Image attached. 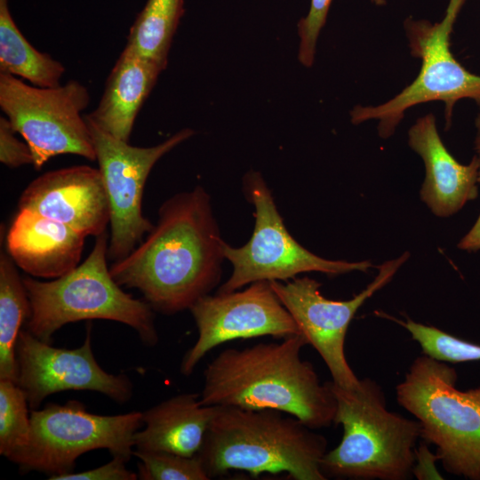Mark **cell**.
<instances>
[{
	"instance_id": "6da1fadb",
	"label": "cell",
	"mask_w": 480,
	"mask_h": 480,
	"mask_svg": "<svg viewBox=\"0 0 480 480\" xmlns=\"http://www.w3.org/2000/svg\"><path fill=\"white\" fill-rule=\"evenodd\" d=\"M224 243L211 197L196 186L164 201L146 238L109 271L120 286L137 289L154 311L173 315L219 284Z\"/></svg>"
},
{
	"instance_id": "7a4b0ae2",
	"label": "cell",
	"mask_w": 480,
	"mask_h": 480,
	"mask_svg": "<svg viewBox=\"0 0 480 480\" xmlns=\"http://www.w3.org/2000/svg\"><path fill=\"white\" fill-rule=\"evenodd\" d=\"M306 345L299 333L281 342L221 351L205 368L200 402L272 409L315 430L329 428L334 424L336 399L329 381L322 383L313 364L300 358Z\"/></svg>"
},
{
	"instance_id": "3957f363",
	"label": "cell",
	"mask_w": 480,
	"mask_h": 480,
	"mask_svg": "<svg viewBox=\"0 0 480 480\" xmlns=\"http://www.w3.org/2000/svg\"><path fill=\"white\" fill-rule=\"evenodd\" d=\"M272 409L217 406L197 455L210 479L231 470L252 476L286 473L325 480L326 438L296 417Z\"/></svg>"
},
{
	"instance_id": "277c9868",
	"label": "cell",
	"mask_w": 480,
	"mask_h": 480,
	"mask_svg": "<svg viewBox=\"0 0 480 480\" xmlns=\"http://www.w3.org/2000/svg\"><path fill=\"white\" fill-rule=\"evenodd\" d=\"M336 399L334 425L343 436L327 452L321 468L327 476L358 480H406L412 476L420 425L387 409L384 391L364 378L352 388L332 381Z\"/></svg>"
},
{
	"instance_id": "5b68a950",
	"label": "cell",
	"mask_w": 480,
	"mask_h": 480,
	"mask_svg": "<svg viewBox=\"0 0 480 480\" xmlns=\"http://www.w3.org/2000/svg\"><path fill=\"white\" fill-rule=\"evenodd\" d=\"M108 246L104 232L96 236L87 258L64 276L47 282L23 277L31 306L26 324L30 333L52 343L53 334L67 324L102 319L130 326L148 347L158 342L155 311L114 280L108 267Z\"/></svg>"
},
{
	"instance_id": "8992f818",
	"label": "cell",
	"mask_w": 480,
	"mask_h": 480,
	"mask_svg": "<svg viewBox=\"0 0 480 480\" xmlns=\"http://www.w3.org/2000/svg\"><path fill=\"white\" fill-rule=\"evenodd\" d=\"M457 377L423 354L396 386V401L419 421L420 438L435 445L445 471L480 480V387L458 389Z\"/></svg>"
},
{
	"instance_id": "52a82bcc",
	"label": "cell",
	"mask_w": 480,
	"mask_h": 480,
	"mask_svg": "<svg viewBox=\"0 0 480 480\" xmlns=\"http://www.w3.org/2000/svg\"><path fill=\"white\" fill-rule=\"evenodd\" d=\"M466 1L449 0L438 22L412 16L404 20L410 53L420 60V69L410 84L388 101L355 106L350 111L353 124L376 120L379 136L388 139L395 133L405 112L417 105L442 101L445 130L451 126L453 108L460 100L470 99L480 106V75L468 71L451 51L453 27Z\"/></svg>"
},
{
	"instance_id": "ba28073f",
	"label": "cell",
	"mask_w": 480,
	"mask_h": 480,
	"mask_svg": "<svg viewBox=\"0 0 480 480\" xmlns=\"http://www.w3.org/2000/svg\"><path fill=\"white\" fill-rule=\"evenodd\" d=\"M30 420L29 444L12 462L24 472H43L49 477L74 472L77 458L97 449L128 462L134 434L143 426L141 412L98 415L74 400L33 409Z\"/></svg>"
},
{
	"instance_id": "9c48e42d",
	"label": "cell",
	"mask_w": 480,
	"mask_h": 480,
	"mask_svg": "<svg viewBox=\"0 0 480 480\" xmlns=\"http://www.w3.org/2000/svg\"><path fill=\"white\" fill-rule=\"evenodd\" d=\"M243 188L246 199L255 207L254 229L241 247L224 243V258L233 270L218 292L236 291L258 281L284 282L307 272L334 276L353 271L366 272L372 268L370 260H327L300 245L286 229L272 193L259 172L245 174Z\"/></svg>"
},
{
	"instance_id": "30bf717a",
	"label": "cell",
	"mask_w": 480,
	"mask_h": 480,
	"mask_svg": "<svg viewBox=\"0 0 480 480\" xmlns=\"http://www.w3.org/2000/svg\"><path fill=\"white\" fill-rule=\"evenodd\" d=\"M89 102L88 89L76 80L44 88L0 73V107L29 146L36 170L59 155L96 160L91 132L82 116Z\"/></svg>"
},
{
	"instance_id": "8fae6325",
	"label": "cell",
	"mask_w": 480,
	"mask_h": 480,
	"mask_svg": "<svg viewBox=\"0 0 480 480\" xmlns=\"http://www.w3.org/2000/svg\"><path fill=\"white\" fill-rule=\"evenodd\" d=\"M84 117L108 198V259L115 262L126 257L154 227L142 214L144 187L152 168L195 132L185 128L156 146L135 147L107 133L85 115Z\"/></svg>"
},
{
	"instance_id": "7c38bea8",
	"label": "cell",
	"mask_w": 480,
	"mask_h": 480,
	"mask_svg": "<svg viewBox=\"0 0 480 480\" xmlns=\"http://www.w3.org/2000/svg\"><path fill=\"white\" fill-rule=\"evenodd\" d=\"M408 252L377 267L374 279L358 294L347 300H334L322 295L321 284L308 276L288 281H269L274 292L289 311L300 332L320 355L332 382L344 388L356 387L360 379L348 364L345 340L348 326L358 308L388 284L409 259Z\"/></svg>"
},
{
	"instance_id": "4fadbf2b",
	"label": "cell",
	"mask_w": 480,
	"mask_h": 480,
	"mask_svg": "<svg viewBox=\"0 0 480 480\" xmlns=\"http://www.w3.org/2000/svg\"><path fill=\"white\" fill-rule=\"evenodd\" d=\"M188 310L198 337L181 360L180 370L185 376L222 343L261 336L284 339L300 333L269 281L252 283L244 290L204 295Z\"/></svg>"
},
{
	"instance_id": "5bb4252c",
	"label": "cell",
	"mask_w": 480,
	"mask_h": 480,
	"mask_svg": "<svg viewBox=\"0 0 480 480\" xmlns=\"http://www.w3.org/2000/svg\"><path fill=\"white\" fill-rule=\"evenodd\" d=\"M91 331L90 324L83 345L73 349L52 347L27 329L20 331L16 343L17 384L31 410L48 396L68 390L100 392L119 404L132 398L131 380L124 373H108L96 361Z\"/></svg>"
},
{
	"instance_id": "9a60e30c",
	"label": "cell",
	"mask_w": 480,
	"mask_h": 480,
	"mask_svg": "<svg viewBox=\"0 0 480 480\" xmlns=\"http://www.w3.org/2000/svg\"><path fill=\"white\" fill-rule=\"evenodd\" d=\"M19 210H28L61 222L84 236L106 232L110 209L100 172L75 165L47 172L21 193Z\"/></svg>"
},
{
	"instance_id": "2e32d148",
	"label": "cell",
	"mask_w": 480,
	"mask_h": 480,
	"mask_svg": "<svg viewBox=\"0 0 480 480\" xmlns=\"http://www.w3.org/2000/svg\"><path fill=\"white\" fill-rule=\"evenodd\" d=\"M408 144L423 161L425 178L420 197L433 214L450 217L477 198L478 158L474 155L469 164L459 163L444 146L432 113L417 118L410 127Z\"/></svg>"
},
{
	"instance_id": "e0dca14e",
	"label": "cell",
	"mask_w": 480,
	"mask_h": 480,
	"mask_svg": "<svg viewBox=\"0 0 480 480\" xmlns=\"http://www.w3.org/2000/svg\"><path fill=\"white\" fill-rule=\"evenodd\" d=\"M85 236L28 210H19L6 236L17 267L33 277L56 279L79 265Z\"/></svg>"
},
{
	"instance_id": "ac0fdd59",
	"label": "cell",
	"mask_w": 480,
	"mask_h": 480,
	"mask_svg": "<svg viewBox=\"0 0 480 480\" xmlns=\"http://www.w3.org/2000/svg\"><path fill=\"white\" fill-rule=\"evenodd\" d=\"M164 68L125 45L96 108L85 115L107 133L129 142L134 121Z\"/></svg>"
},
{
	"instance_id": "d6986e66",
	"label": "cell",
	"mask_w": 480,
	"mask_h": 480,
	"mask_svg": "<svg viewBox=\"0 0 480 480\" xmlns=\"http://www.w3.org/2000/svg\"><path fill=\"white\" fill-rule=\"evenodd\" d=\"M216 410L217 406L203 404L196 393L166 399L142 412L145 427L134 434V449L196 455Z\"/></svg>"
},
{
	"instance_id": "ffe728a7",
	"label": "cell",
	"mask_w": 480,
	"mask_h": 480,
	"mask_svg": "<svg viewBox=\"0 0 480 480\" xmlns=\"http://www.w3.org/2000/svg\"><path fill=\"white\" fill-rule=\"evenodd\" d=\"M64 72L61 62L28 43L12 19L8 0H0V73L48 88L60 85Z\"/></svg>"
},
{
	"instance_id": "44dd1931",
	"label": "cell",
	"mask_w": 480,
	"mask_h": 480,
	"mask_svg": "<svg viewBox=\"0 0 480 480\" xmlns=\"http://www.w3.org/2000/svg\"><path fill=\"white\" fill-rule=\"evenodd\" d=\"M31 306L23 277L9 254L0 255V380L17 382L16 343Z\"/></svg>"
},
{
	"instance_id": "7402d4cb",
	"label": "cell",
	"mask_w": 480,
	"mask_h": 480,
	"mask_svg": "<svg viewBox=\"0 0 480 480\" xmlns=\"http://www.w3.org/2000/svg\"><path fill=\"white\" fill-rule=\"evenodd\" d=\"M183 4V0H148L130 28L126 45L164 69Z\"/></svg>"
},
{
	"instance_id": "603a6c76",
	"label": "cell",
	"mask_w": 480,
	"mask_h": 480,
	"mask_svg": "<svg viewBox=\"0 0 480 480\" xmlns=\"http://www.w3.org/2000/svg\"><path fill=\"white\" fill-rule=\"evenodd\" d=\"M28 402L17 382L0 380V454L12 462L28 445Z\"/></svg>"
},
{
	"instance_id": "cb8c5ba5",
	"label": "cell",
	"mask_w": 480,
	"mask_h": 480,
	"mask_svg": "<svg viewBox=\"0 0 480 480\" xmlns=\"http://www.w3.org/2000/svg\"><path fill=\"white\" fill-rule=\"evenodd\" d=\"M409 332L418 342L422 353L445 363H466L480 361V345L453 336L435 326L415 322L409 317L404 320L388 316Z\"/></svg>"
},
{
	"instance_id": "d4e9b609",
	"label": "cell",
	"mask_w": 480,
	"mask_h": 480,
	"mask_svg": "<svg viewBox=\"0 0 480 480\" xmlns=\"http://www.w3.org/2000/svg\"><path fill=\"white\" fill-rule=\"evenodd\" d=\"M139 460L138 478L141 480H209L198 457L183 456L168 452L133 450Z\"/></svg>"
},
{
	"instance_id": "484cf974",
	"label": "cell",
	"mask_w": 480,
	"mask_h": 480,
	"mask_svg": "<svg viewBox=\"0 0 480 480\" xmlns=\"http://www.w3.org/2000/svg\"><path fill=\"white\" fill-rule=\"evenodd\" d=\"M332 0H311L308 14L298 22V34L300 39L299 60L306 68H311L321 29L326 23L328 12Z\"/></svg>"
},
{
	"instance_id": "4316f807",
	"label": "cell",
	"mask_w": 480,
	"mask_h": 480,
	"mask_svg": "<svg viewBox=\"0 0 480 480\" xmlns=\"http://www.w3.org/2000/svg\"><path fill=\"white\" fill-rule=\"evenodd\" d=\"M7 117H0V162L9 168L33 164L34 159L28 143L20 140Z\"/></svg>"
},
{
	"instance_id": "83f0119b",
	"label": "cell",
	"mask_w": 480,
	"mask_h": 480,
	"mask_svg": "<svg viewBox=\"0 0 480 480\" xmlns=\"http://www.w3.org/2000/svg\"><path fill=\"white\" fill-rule=\"evenodd\" d=\"M126 461L112 457V460L95 468L83 472H71L48 477L52 480H135L138 474L126 468Z\"/></svg>"
},
{
	"instance_id": "f1b7e54d",
	"label": "cell",
	"mask_w": 480,
	"mask_h": 480,
	"mask_svg": "<svg viewBox=\"0 0 480 480\" xmlns=\"http://www.w3.org/2000/svg\"><path fill=\"white\" fill-rule=\"evenodd\" d=\"M438 456L433 454L428 446L421 444L415 451V462L412 468V476L417 479H443L436 468Z\"/></svg>"
},
{
	"instance_id": "f546056e",
	"label": "cell",
	"mask_w": 480,
	"mask_h": 480,
	"mask_svg": "<svg viewBox=\"0 0 480 480\" xmlns=\"http://www.w3.org/2000/svg\"><path fill=\"white\" fill-rule=\"evenodd\" d=\"M480 184V171L478 175ZM460 250L466 252H476L480 250V213L468 232L460 240L457 244Z\"/></svg>"
},
{
	"instance_id": "4dcf8cb0",
	"label": "cell",
	"mask_w": 480,
	"mask_h": 480,
	"mask_svg": "<svg viewBox=\"0 0 480 480\" xmlns=\"http://www.w3.org/2000/svg\"><path fill=\"white\" fill-rule=\"evenodd\" d=\"M475 127H476V136L474 140V150H475V156L478 158L480 162V106H479V111L475 119Z\"/></svg>"
},
{
	"instance_id": "1f68e13d",
	"label": "cell",
	"mask_w": 480,
	"mask_h": 480,
	"mask_svg": "<svg viewBox=\"0 0 480 480\" xmlns=\"http://www.w3.org/2000/svg\"><path fill=\"white\" fill-rule=\"evenodd\" d=\"M374 4L378 5H382L385 4V0H372Z\"/></svg>"
}]
</instances>
